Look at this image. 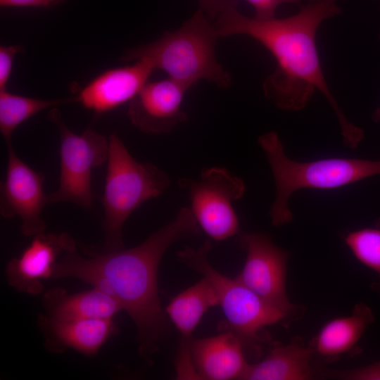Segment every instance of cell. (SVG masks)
Returning a JSON list of instances; mask_svg holds the SVG:
<instances>
[{
  "instance_id": "13",
  "label": "cell",
  "mask_w": 380,
  "mask_h": 380,
  "mask_svg": "<svg viewBox=\"0 0 380 380\" xmlns=\"http://www.w3.org/2000/svg\"><path fill=\"white\" fill-rule=\"evenodd\" d=\"M155 70L144 59L132 65L103 72L89 82L75 98L97 114L108 112L129 102L148 82Z\"/></svg>"
},
{
  "instance_id": "1",
  "label": "cell",
  "mask_w": 380,
  "mask_h": 380,
  "mask_svg": "<svg viewBox=\"0 0 380 380\" xmlns=\"http://www.w3.org/2000/svg\"><path fill=\"white\" fill-rule=\"evenodd\" d=\"M337 1H309L292 16L267 20L246 16L232 6L216 18L214 25L220 37L245 34L273 55L277 67L263 82L268 100L280 109L297 111L308 105L316 90L321 91L337 117L344 144L355 148L363 139L364 131L347 119L333 96L316 45L321 23L341 13Z\"/></svg>"
},
{
  "instance_id": "8",
  "label": "cell",
  "mask_w": 380,
  "mask_h": 380,
  "mask_svg": "<svg viewBox=\"0 0 380 380\" xmlns=\"http://www.w3.org/2000/svg\"><path fill=\"white\" fill-rule=\"evenodd\" d=\"M177 183L187 192L198 224L211 239L220 241L239 233L233 202L246 191L241 179L224 167H213L203 170L197 180L184 177Z\"/></svg>"
},
{
  "instance_id": "9",
  "label": "cell",
  "mask_w": 380,
  "mask_h": 380,
  "mask_svg": "<svg viewBox=\"0 0 380 380\" xmlns=\"http://www.w3.org/2000/svg\"><path fill=\"white\" fill-rule=\"evenodd\" d=\"M238 239L246 258L236 279L269 304L291 315L297 305L290 303L286 293L289 253L263 233L242 234Z\"/></svg>"
},
{
  "instance_id": "18",
  "label": "cell",
  "mask_w": 380,
  "mask_h": 380,
  "mask_svg": "<svg viewBox=\"0 0 380 380\" xmlns=\"http://www.w3.org/2000/svg\"><path fill=\"white\" fill-rule=\"evenodd\" d=\"M48 324L59 343L84 355H94L115 332L113 318L56 319Z\"/></svg>"
},
{
  "instance_id": "5",
  "label": "cell",
  "mask_w": 380,
  "mask_h": 380,
  "mask_svg": "<svg viewBox=\"0 0 380 380\" xmlns=\"http://www.w3.org/2000/svg\"><path fill=\"white\" fill-rule=\"evenodd\" d=\"M170 183L168 175L160 168L137 161L116 134L110 135L102 198L106 251L124 248L125 221L143 203L162 194Z\"/></svg>"
},
{
  "instance_id": "25",
  "label": "cell",
  "mask_w": 380,
  "mask_h": 380,
  "mask_svg": "<svg viewBox=\"0 0 380 380\" xmlns=\"http://www.w3.org/2000/svg\"><path fill=\"white\" fill-rule=\"evenodd\" d=\"M200 8L206 17L212 20L216 19L224 10L236 6V0H198Z\"/></svg>"
},
{
  "instance_id": "17",
  "label": "cell",
  "mask_w": 380,
  "mask_h": 380,
  "mask_svg": "<svg viewBox=\"0 0 380 380\" xmlns=\"http://www.w3.org/2000/svg\"><path fill=\"white\" fill-rule=\"evenodd\" d=\"M219 305L217 295L204 277L173 297L165 308V313L181 333L184 342L191 339V334L204 313Z\"/></svg>"
},
{
  "instance_id": "23",
  "label": "cell",
  "mask_w": 380,
  "mask_h": 380,
  "mask_svg": "<svg viewBox=\"0 0 380 380\" xmlns=\"http://www.w3.org/2000/svg\"><path fill=\"white\" fill-rule=\"evenodd\" d=\"M22 51L23 47L20 45L0 46V91L6 89L14 57Z\"/></svg>"
},
{
  "instance_id": "6",
  "label": "cell",
  "mask_w": 380,
  "mask_h": 380,
  "mask_svg": "<svg viewBox=\"0 0 380 380\" xmlns=\"http://www.w3.org/2000/svg\"><path fill=\"white\" fill-rule=\"evenodd\" d=\"M211 248L210 241L207 239L199 248L186 247L177 255L182 262L202 274L214 288L227 319L220 327V331L234 333L243 346H256L262 329L281 322L288 315L236 279L228 278L216 270L208 260Z\"/></svg>"
},
{
  "instance_id": "20",
  "label": "cell",
  "mask_w": 380,
  "mask_h": 380,
  "mask_svg": "<svg viewBox=\"0 0 380 380\" xmlns=\"http://www.w3.org/2000/svg\"><path fill=\"white\" fill-rule=\"evenodd\" d=\"M73 99H39L0 91V131L6 143L11 142L14 130L34 115Z\"/></svg>"
},
{
  "instance_id": "28",
  "label": "cell",
  "mask_w": 380,
  "mask_h": 380,
  "mask_svg": "<svg viewBox=\"0 0 380 380\" xmlns=\"http://www.w3.org/2000/svg\"><path fill=\"white\" fill-rule=\"evenodd\" d=\"M319 0H309V1H317Z\"/></svg>"
},
{
  "instance_id": "21",
  "label": "cell",
  "mask_w": 380,
  "mask_h": 380,
  "mask_svg": "<svg viewBox=\"0 0 380 380\" xmlns=\"http://www.w3.org/2000/svg\"><path fill=\"white\" fill-rule=\"evenodd\" d=\"M344 240L354 256L376 272L380 279V227L364 228L348 232Z\"/></svg>"
},
{
  "instance_id": "26",
  "label": "cell",
  "mask_w": 380,
  "mask_h": 380,
  "mask_svg": "<svg viewBox=\"0 0 380 380\" xmlns=\"http://www.w3.org/2000/svg\"><path fill=\"white\" fill-rule=\"evenodd\" d=\"M65 0H0L2 7H49Z\"/></svg>"
},
{
  "instance_id": "16",
  "label": "cell",
  "mask_w": 380,
  "mask_h": 380,
  "mask_svg": "<svg viewBox=\"0 0 380 380\" xmlns=\"http://www.w3.org/2000/svg\"><path fill=\"white\" fill-rule=\"evenodd\" d=\"M374 319L372 310L357 303L349 316L327 322L313 340L312 350L325 358L336 357L351 350Z\"/></svg>"
},
{
  "instance_id": "4",
  "label": "cell",
  "mask_w": 380,
  "mask_h": 380,
  "mask_svg": "<svg viewBox=\"0 0 380 380\" xmlns=\"http://www.w3.org/2000/svg\"><path fill=\"white\" fill-rule=\"evenodd\" d=\"M258 143L265 152L275 182V198L270 216L272 224L276 227L293 221V213L288 203L296 191L303 188L334 189L380 175V160L327 158L309 162L291 160L286 155L283 144L275 132L261 135Z\"/></svg>"
},
{
  "instance_id": "10",
  "label": "cell",
  "mask_w": 380,
  "mask_h": 380,
  "mask_svg": "<svg viewBox=\"0 0 380 380\" xmlns=\"http://www.w3.org/2000/svg\"><path fill=\"white\" fill-rule=\"evenodd\" d=\"M6 177L0 185L1 215L6 219L18 217L26 236L43 233L46 224L42 213L48 204L43 189L44 177L18 157L11 142L6 143Z\"/></svg>"
},
{
  "instance_id": "24",
  "label": "cell",
  "mask_w": 380,
  "mask_h": 380,
  "mask_svg": "<svg viewBox=\"0 0 380 380\" xmlns=\"http://www.w3.org/2000/svg\"><path fill=\"white\" fill-rule=\"evenodd\" d=\"M255 9V18L267 20L275 18L277 7L284 3L297 4L303 0H246Z\"/></svg>"
},
{
  "instance_id": "22",
  "label": "cell",
  "mask_w": 380,
  "mask_h": 380,
  "mask_svg": "<svg viewBox=\"0 0 380 380\" xmlns=\"http://www.w3.org/2000/svg\"><path fill=\"white\" fill-rule=\"evenodd\" d=\"M327 376L348 380H380V361L371 365L347 370L327 372Z\"/></svg>"
},
{
  "instance_id": "11",
  "label": "cell",
  "mask_w": 380,
  "mask_h": 380,
  "mask_svg": "<svg viewBox=\"0 0 380 380\" xmlns=\"http://www.w3.org/2000/svg\"><path fill=\"white\" fill-rule=\"evenodd\" d=\"M189 89L169 77L148 81L129 102L127 115L130 122L146 134L171 132L188 119L182 105Z\"/></svg>"
},
{
  "instance_id": "15",
  "label": "cell",
  "mask_w": 380,
  "mask_h": 380,
  "mask_svg": "<svg viewBox=\"0 0 380 380\" xmlns=\"http://www.w3.org/2000/svg\"><path fill=\"white\" fill-rule=\"evenodd\" d=\"M312 348L298 338L287 345L276 346L260 362L248 365L241 379L306 380L312 378L310 362Z\"/></svg>"
},
{
  "instance_id": "3",
  "label": "cell",
  "mask_w": 380,
  "mask_h": 380,
  "mask_svg": "<svg viewBox=\"0 0 380 380\" xmlns=\"http://www.w3.org/2000/svg\"><path fill=\"white\" fill-rule=\"evenodd\" d=\"M220 37L203 11H197L177 30L165 32L151 43L128 49L122 61L144 59L189 89L200 80L227 89L230 74L218 63L215 45Z\"/></svg>"
},
{
  "instance_id": "27",
  "label": "cell",
  "mask_w": 380,
  "mask_h": 380,
  "mask_svg": "<svg viewBox=\"0 0 380 380\" xmlns=\"http://www.w3.org/2000/svg\"><path fill=\"white\" fill-rule=\"evenodd\" d=\"M373 118L376 122L380 121V108H377L373 114Z\"/></svg>"
},
{
  "instance_id": "12",
  "label": "cell",
  "mask_w": 380,
  "mask_h": 380,
  "mask_svg": "<svg viewBox=\"0 0 380 380\" xmlns=\"http://www.w3.org/2000/svg\"><path fill=\"white\" fill-rule=\"evenodd\" d=\"M189 353L191 377L207 380L241 379L248 364L241 339L229 331L184 342Z\"/></svg>"
},
{
  "instance_id": "14",
  "label": "cell",
  "mask_w": 380,
  "mask_h": 380,
  "mask_svg": "<svg viewBox=\"0 0 380 380\" xmlns=\"http://www.w3.org/2000/svg\"><path fill=\"white\" fill-rule=\"evenodd\" d=\"M71 237L67 234L40 233L30 244L8 265L7 277L11 285L29 293H39L42 281L52 277L56 260L63 253Z\"/></svg>"
},
{
  "instance_id": "2",
  "label": "cell",
  "mask_w": 380,
  "mask_h": 380,
  "mask_svg": "<svg viewBox=\"0 0 380 380\" xmlns=\"http://www.w3.org/2000/svg\"><path fill=\"white\" fill-rule=\"evenodd\" d=\"M198 234V224L190 208L182 207L172 221L141 244L89 257L134 322L143 357H148L157 350L169 329L158 291L160 260L171 245Z\"/></svg>"
},
{
  "instance_id": "7",
  "label": "cell",
  "mask_w": 380,
  "mask_h": 380,
  "mask_svg": "<svg viewBox=\"0 0 380 380\" xmlns=\"http://www.w3.org/2000/svg\"><path fill=\"white\" fill-rule=\"evenodd\" d=\"M49 118L59 132L60 175L58 189L47 194L48 204L70 202L90 209L92 172L107 162L108 139L91 129L74 133L56 108L49 112Z\"/></svg>"
},
{
  "instance_id": "19",
  "label": "cell",
  "mask_w": 380,
  "mask_h": 380,
  "mask_svg": "<svg viewBox=\"0 0 380 380\" xmlns=\"http://www.w3.org/2000/svg\"><path fill=\"white\" fill-rule=\"evenodd\" d=\"M122 308L118 300L94 289L63 295L51 305V318L56 319L113 318Z\"/></svg>"
}]
</instances>
